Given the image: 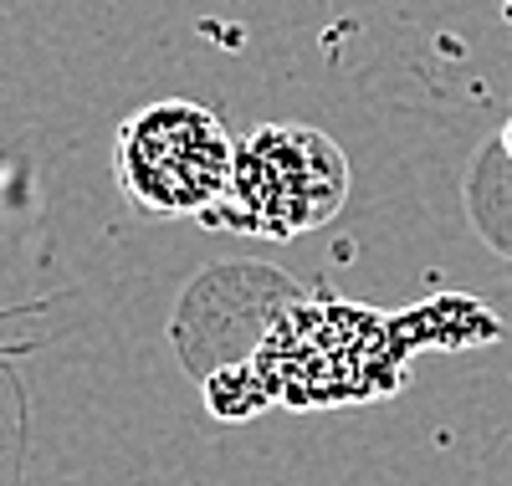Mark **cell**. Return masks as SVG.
Returning a JSON list of instances; mask_svg holds the SVG:
<instances>
[{
    "label": "cell",
    "mask_w": 512,
    "mask_h": 486,
    "mask_svg": "<svg viewBox=\"0 0 512 486\" xmlns=\"http://www.w3.org/2000/svg\"><path fill=\"white\" fill-rule=\"evenodd\" d=\"M113 174L118 190L139 210L210 226L231 195L236 139L216 108L190 98H159L118 123Z\"/></svg>",
    "instance_id": "obj_1"
},
{
    "label": "cell",
    "mask_w": 512,
    "mask_h": 486,
    "mask_svg": "<svg viewBox=\"0 0 512 486\" xmlns=\"http://www.w3.org/2000/svg\"><path fill=\"white\" fill-rule=\"evenodd\" d=\"M349 185V159L323 128L262 123L246 139H236L231 195L210 220V231H246L272 241L303 236L344 210Z\"/></svg>",
    "instance_id": "obj_2"
},
{
    "label": "cell",
    "mask_w": 512,
    "mask_h": 486,
    "mask_svg": "<svg viewBox=\"0 0 512 486\" xmlns=\"http://www.w3.org/2000/svg\"><path fill=\"white\" fill-rule=\"evenodd\" d=\"M466 215H472L477 236L512 261V159L487 144L466 174Z\"/></svg>",
    "instance_id": "obj_3"
},
{
    "label": "cell",
    "mask_w": 512,
    "mask_h": 486,
    "mask_svg": "<svg viewBox=\"0 0 512 486\" xmlns=\"http://www.w3.org/2000/svg\"><path fill=\"white\" fill-rule=\"evenodd\" d=\"M492 144H497V149H502V154L512 159V113H507V123H502V134H497Z\"/></svg>",
    "instance_id": "obj_4"
},
{
    "label": "cell",
    "mask_w": 512,
    "mask_h": 486,
    "mask_svg": "<svg viewBox=\"0 0 512 486\" xmlns=\"http://www.w3.org/2000/svg\"><path fill=\"white\" fill-rule=\"evenodd\" d=\"M502 21L512 26V0H502Z\"/></svg>",
    "instance_id": "obj_5"
}]
</instances>
